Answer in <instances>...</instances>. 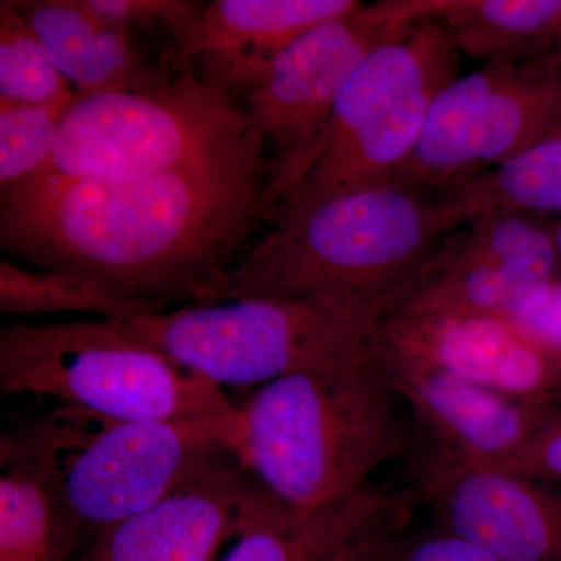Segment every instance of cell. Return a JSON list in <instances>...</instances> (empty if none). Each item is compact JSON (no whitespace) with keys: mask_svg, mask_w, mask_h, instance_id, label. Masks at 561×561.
I'll use <instances>...</instances> for the list:
<instances>
[{"mask_svg":"<svg viewBox=\"0 0 561 561\" xmlns=\"http://www.w3.org/2000/svg\"><path fill=\"white\" fill-rule=\"evenodd\" d=\"M404 519L402 511L391 512L389 516L362 534L357 540L346 546L341 553L331 561H375L379 552L386 548L397 535Z\"/></svg>","mask_w":561,"mask_h":561,"instance_id":"obj_29","label":"cell"},{"mask_svg":"<svg viewBox=\"0 0 561 561\" xmlns=\"http://www.w3.org/2000/svg\"><path fill=\"white\" fill-rule=\"evenodd\" d=\"M70 101L16 103L0 99V191L38 179L50 168Z\"/></svg>","mask_w":561,"mask_h":561,"instance_id":"obj_24","label":"cell"},{"mask_svg":"<svg viewBox=\"0 0 561 561\" xmlns=\"http://www.w3.org/2000/svg\"><path fill=\"white\" fill-rule=\"evenodd\" d=\"M387 381L435 445L430 472L490 467L508 459L561 411L557 398L523 400L413 364L378 348Z\"/></svg>","mask_w":561,"mask_h":561,"instance_id":"obj_12","label":"cell"},{"mask_svg":"<svg viewBox=\"0 0 561 561\" xmlns=\"http://www.w3.org/2000/svg\"><path fill=\"white\" fill-rule=\"evenodd\" d=\"M253 130L241 99L186 62L162 90L77 95L46 173L142 179L214 157Z\"/></svg>","mask_w":561,"mask_h":561,"instance_id":"obj_7","label":"cell"},{"mask_svg":"<svg viewBox=\"0 0 561 561\" xmlns=\"http://www.w3.org/2000/svg\"><path fill=\"white\" fill-rule=\"evenodd\" d=\"M421 493L442 529L501 561H561V494L497 468L424 474Z\"/></svg>","mask_w":561,"mask_h":561,"instance_id":"obj_15","label":"cell"},{"mask_svg":"<svg viewBox=\"0 0 561 561\" xmlns=\"http://www.w3.org/2000/svg\"><path fill=\"white\" fill-rule=\"evenodd\" d=\"M454 230L434 194L397 186L351 192L273 221L203 305L332 298L393 311Z\"/></svg>","mask_w":561,"mask_h":561,"instance_id":"obj_2","label":"cell"},{"mask_svg":"<svg viewBox=\"0 0 561 561\" xmlns=\"http://www.w3.org/2000/svg\"><path fill=\"white\" fill-rule=\"evenodd\" d=\"M398 507L368 489L305 511L267 490L221 561H331Z\"/></svg>","mask_w":561,"mask_h":561,"instance_id":"obj_19","label":"cell"},{"mask_svg":"<svg viewBox=\"0 0 561 561\" xmlns=\"http://www.w3.org/2000/svg\"><path fill=\"white\" fill-rule=\"evenodd\" d=\"M47 47L76 94L151 92L169 87L184 65L154 62L131 31L92 16L81 0H11Z\"/></svg>","mask_w":561,"mask_h":561,"instance_id":"obj_18","label":"cell"},{"mask_svg":"<svg viewBox=\"0 0 561 561\" xmlns=\"http://www.w3.org/2000/svg\"><path fill=\"white\" fill-rule=\"evenodd\" d=\"M432 194L456 227L485 210L561 214V127L522 153Z\"/></svg>","mask_w":561,"mask_h":561,"instance_id":"obj_21","label":"cell"},{"mask_svg":"<svg viewBox=\"0 0 561 561\" xmlns=\"http://www.w3.org/2000/svg\"><path fill=\"white\" fill-rule=\"evenodd\" d=\"M507 319L546 348L561 354V278L537 306Z\"/></svg>","mask_w":561,"mask_h":561,"instance_id":"obj_28","label":"cell"},{"mask_svg":"<svg viewBox=\"0 0 561 561\" xmlns=\"http://www.w3.org/2000/svg\"><path fill=\"white\" fill-rule=\"evenodd\" d=\"M461 55L483 62L524 60L561 49V0H419Z\"/></svg>","mask_w":561,"mask_h":561,"instance_id":"obj_20","label":"cell"},{"mask_svg":"<svg viewBox=\"0 0 561 561\" xmlns=\"http://www.w3.org/2000/svg\"><path fill=\"white\" fill-rule=\"evenodd\" d=\"M77 94L11 0L0 2V99L43 105Z\"/></svg>","mask_w":561,"mask_h":561,"instance_id":"obj_23","label":"cell"},{"mask_svg":"<svg viewBox=\"0 0 561 561\" xmlns=\"http://www.w3.org/2000/svg\"><path fill=\"white\" fill-rule=\"evenodd\" d=\"M83 413L65 408L2 434L0 561H72L76 538L62 502L68 454L83 437Z\"/></svg>","mask_w":561,"mask_h":561,"instance_id":"obj_14","label":"cell"},{"mask_svg":"<svg viewBox=\"0 0 561 561\" xmlns=\"http://www.w3.org/2000/svg\"><path fill=\"white\" fill-rule=\"evenodd\" d=\"M553 242H556L557 253H559L560 262H561V220L556 225V228L552 230Z\"/></svg>","mask_w":561,"mask_h":561,"instance_id":"obj_30","label":"cell"},{"mask_svg":"<svg viewBox=\"0 0 561 561\" xmlns=\"http://www.w3.org/2000/svg\"><path fill=\"white\" fill-rule=\"evenodd\" d=\"M0 393L51 398L108 421L225 416L238 409L221 387L108 320L3 327Z\"/></svg>","mask_w":561,"mask_h":561,"instance_id":"obj_6","label":"cell"},{"mask_svg":"<svg viewBox=\"0 0 561 561\" xmlns=\"http://www.w3.org/2000/svg\"><path fill=\"white\" fill-rule=\"evenodd\" d=\"M485 468L516 472L535 481H561V411L519 451Z\"/></svg>","mask_w":561,"mask_h":561,"instance_id":"obj_27","label":"cell"},{"mask_svg":"<svg viewBox=\"0 0 561 561\" xmlns=\"http://www.w3.org/2000/svg\"><path fill=\"white\" fill-rule=\"evenodd\" d=\"M0 311L5 316L94 313L103 320L150 312L101 284L70 273L31 271L10 260L0 261Z\"/></svg>","mask_w":561,"mask_h":561,"instance_id":"obj_22","label":"cell"},{"mask_svg":"<svg viewBox=\"0 0 561 561\" xmlns=\"http://www.w3.org/2000/svg\"><path fill=\"white\" fill-rule=\"evenodd\" d=\"M460 58L435 21L415 22L376 47L339 95L327 149L267 221L290 219L351 192L394 186L435 99L459 79Z\"/></svg>","mask_w":561,"mask_h":561,"instance_id":"obj_5","label":"cell"},{"mask_svg":"<svg viewBox=\"0 0 561 561\" xmlns=\"http://www.w3.org/2000/svg\"><path fill=\"white\" fill-rule=\"evenodd\" d=\"M267 158L253 130L175 171L133 180L44 173L0 195V245L162 312L203 305L265 220Z\"/></svg>","mask_w":561,"mask_h":561,"instance_id":"obj_1","label":"cell"},{"mask_svg":"<svg viewBox=\"0 0 561 561\" xmlns=\"http://www.w3.org/2000/svg\"><path fill=\"white\" fill-rule=\"evenodd\" d=\"M81 3L98 20L127 31L165 25L179 47L190 36L202 7L186 0H81Z\"/></svg>","mask_w":561,"mask_h":561,"instance_id":"obj_25","label":"cell"},{"mask_svg":"<svg viewBox=\"0 0 561 561\" xmlns=\"http://www.w3.org/2000/svg\"><path fill=\"white\" fill-rule=\"evenodd\" d=\"M239 411L181 420H101L70 449L62 502L76 541L101 537L238 457ZM242 463V461H241Z\"/></svg>","mask_w":561,"mask_h":561,"instance_id":"obj_9","label":"cell"},{"mask_svg":"<svg viewBox=\"0 0 561 561\" xmlns=\"http://www.w3.org/2000/svg\"><path fill=\"white\" fill-rule=\"evenodd\" d=\"M561 127V49L483 62L435 99L394 186L432 194L522 153Z\"/></svg>","mask_w":561,"mask_h":561,"instance_id":"obj_10","label":"cell"},{"mask_svg":"<svg viewBox=\"0 0 561 561\" xmlns=\"http://www.w3.org/2000/svg\"><path fill=\"white\" fill-rule=\"evenodd\" d=\"M265 491L241 461L225 465L114 524L72 561H214Z\"/></svg>","mask_w":561,"mask_h":561,"instance_id":"obj_16","label":"cell"},{"mask_svg":"<svg viewBox=\"0 0 561 561\" xmlns=\"http://www.w3.org/2000/svg\"><path fill=\"white\" fill-rule=\"evenodd\" d=\"M390 308L332 300H232L108 320L216 386L251 387L375 354Z\"/></svg>","mask_w":561,"mask_h":561,"instance_id":"obj_4","label":"cell"},{"mask_svg":"<svg viewBox=\"0 0 561 561\" xmlns=\"http://www.w3.org/2000/svg\"><path fill=\"white\" fill-rule=\"evenodd\" d=\"M400 397L375 354L291 373L254 391L239 411L238 457L297 508L371 489L368 479L408 449Z\"/></svg>","mask_w":561,"mask_h":561,"instance_id":"obj_3","label":"cell"},{"mask_svg":"<svg viewBox=\"0 0 561 561\" xmlns=\"http://www.w3.org/2000/svg\"><path fill=\"white\" fill-rule=\"evenodd\" d=\"M419 21L415 0L362 2L276 54L236 91L267 158L265 220L327 149L339 95L376 47Z\"/></svg>","mask_w":561,"mask_h":561,"instance_id":"obj_8","label":"cell"},{"mask_svg":"<svg viewBox=\"0 0 561 561\" xmlns=\"http://www.w3.org/2000/svg\"><path fill=\"white\" fill-rule=\"evenodd\" d=\"M557 401H559V404L561 405V391L559 394H557Z\"/></svg>","mask_w":561,"mask_h":561,"instance_id":"obj_31","label":"cell"},{"mask_svg":"<svg viewBox=\"0 0 561 561\" xmlns=\"http://www.w3.org/2000/svg\"><path fill=\"white\" fill-rule=\"evenodd\" d=\"M375 561H501L453 531L402 540L400 535L379 552Z\"/></svg>","mask_w":561,"mask_h":561,"instance_id":"obj_26","label":"cell"},{"mask_svg":"<svg viewBox=\"0 0 561 561\" xmlns=\"http://www.w3.org/2000/svg\"><path fill=\"white\" fill-rule=\"evenodd\" d=\"M540 217L485 210L438 243L419 280L393 311H459L515 317L559 279L552 230Z\"/></svg>","mask_w":561,"mask_h":561,"instance_id":"obj_11","label":"cell"},{"mask_svg":"<svg viewBox=\"0 0 561 561\" xmlns=\"http://www.w3.org/2000/svg\"><path fill=\"white\" fill-rule=\"evenodd\" d=\"M357 0H216L202 3L180 60H201L206 79L236 90L317 25L356 10Z\"/></svg>","mask_w":561,"mask_h":561,"instance_id":"obj_17","label":"cell"},{"mask_svg":"<svg viewBox=\"0 0 561 561\" xmlns=\"http://www.w3.org/2000/svg\"><path fill=\"white\" fill-rule=\"evenodd\" d=\"M378 348L512 398L561 391V354L494 313L391 311L379 327Z\"/></svg>","mask_w":561,"mask_h":561,"instance_id":"obj_13","label":"cell"}]
</instances>
